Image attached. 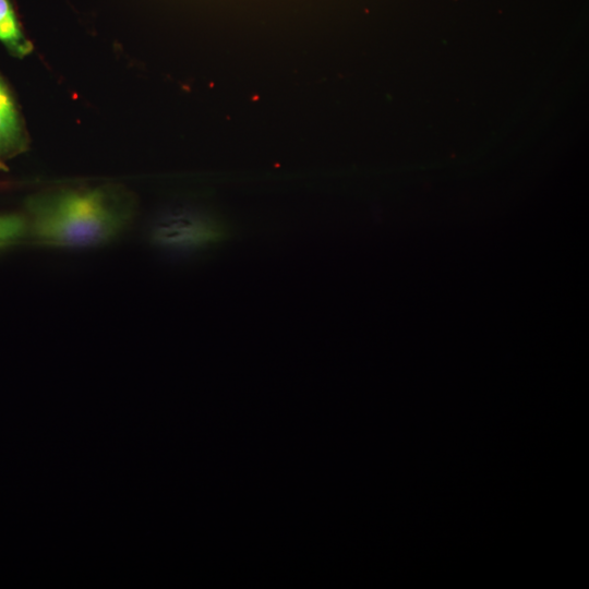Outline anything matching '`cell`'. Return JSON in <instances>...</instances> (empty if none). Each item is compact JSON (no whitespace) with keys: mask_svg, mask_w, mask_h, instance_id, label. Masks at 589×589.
<instances>
[{"mask_svg":"<svg viewBox=\"0 0 589 589\" xmlns=\"http://www.w3.org/2000/svg\"><path fill=\"white\" fill-rule=\"evenodd\" d=\"M28 238L67 249L94 248L116 240L132 224L136 200L119 184L58 189L31 195L25 204Z\"/></svg>","mask_w":589,"mask_h":589,"instance_id":"cell-1","label":"cell"},{"mask_svg":"<svg viewBox=\"0 0 589 589\" xmlns=\"http://www.w3.org/2000/svg\"><path fill=\"white\" fill-rule=\"evenodd\" d=\"M28 136L14 96L0 75V166L28 148Z\"/></svg>","mask_w":589,"mask_h":589,"instance_id":"cell-3","label":"cell"},{"mask_svg":"<svg viewBox=\"0 0 589 589\" xmlns=\"http://www.w3.org/2000/svg\"><path fill=\"white\" fill-rule=\"evenodd\" d=\"M224 227L197 211L178 208L160 215L152 225L153 244L171 251H196L224 239Z\"/></svg>","mask_w":589,"mask_h":589,"instance_id":"cell-2","label":"cell"},{"mask_svg":"<svg viewBox=\"0 0 589 589\" xmlns=\"http://www.w3.org/2000/svg\"><path fill=\"white\" fill-rule=\"evenodd\" d=\"M28 238V223L22 214H0V251L12 248Z\"/></svg>","mask_w":589,"mask_h":589,"instance_id":"cell-5","label":"cell"},{"mask_svg":"<svg viewBox=\"0 0 589 589\" xmlns=\"http://www.w3.org/2000/svg\"><path fill=\"white\" fill-rule=\"evenodd\" d=\"M0 43L17 59L27 57L34 50L11 0H0Z\"/></svg>","mask_w":589,"mask_h":589,"instance_id":"cell-4","label":"cell"}]
</instances>
